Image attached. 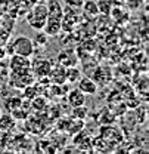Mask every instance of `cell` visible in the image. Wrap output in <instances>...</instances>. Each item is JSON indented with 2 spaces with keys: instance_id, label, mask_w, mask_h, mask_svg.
<instances>
[{
  "instance_id": "17",
  "label": "cell",
  "mask_w": 149,
  "mask_h": 154,
  "mask_svg": "<svg viewBox=\"0 0 149 154\" xmlns=\"http://www.w3.org/2000/svg\"><path fill=\"white\" fill-rule=\"evenodd\" d=\"M7 74H9V65L7 62L0 59V77H6Z\"/></svg>"
},
{
  "instance_id": "2",
  "label": "cell",
  "mask_w": 149,
  "mask_h": 154,
  "mask_svg": "<svg viewBox=\"0 0 149 154\" xmlns=\"http://www.w3.org/2000/svg\"><path fill=\"white\" fill-rule=\"evenodd\" d=\"M46 19H47V8H46V5L40 3V5H36L31 9V12L28 14L27 21H28L31 28L40 31V30H43V27L46 24Z\"/></svg>"
},
{
  "instance_id": "3",
  "label": "cell",
  "mask_w": 149,
  "mask_h": 154,
  "mask_svg": "<svg viewBox=\"0 0 149 154\" xmlns=\"http://www.w3.org/2000/svg\"><path fill=\"white\" fill-rule=\"evenodd\" d=\"M9 80H10V85L15 86V88H28L33 85L34 82V74L31 70H27V71H9Z\"/></svg>"
},
{
  "instance_id": "9",
  "label": "cell",
  "mask_w": 149,
  "mask_h": 154,
  "mask_svg": "<svg viewBox=\"0 0 149 154\" xmlns=\"http://www.w3.org/2000/svg\"><path fill=\"white\" fill-rule=\"evenodd\" d=\"M58 64L64 67H75L78 64V58L73 51H62L58 55Z\"/></svg>"
},
{
  "instance_id": "11",
  "label": "cell",
  "mask_w": 149,
  "mask_h": 154,
  "mask_svg": "<svg viewBox=\"0 0 149 154\" xmlns=\"http://www.w3.org/2000/svg\"><path fill=\"white\" fill-rule=\"evenodd\" d=\"M67 70H65V76H67V82L68 83H77L78 80H80V77H81V73H80V70L77 68V65L75 67H65Z\"/></svg>"
},
{
  "instance_id": "6",
  "label": "cell",
  "mask_w": 149,
  "mask_h": 154,
  "mask_svg": "<svg viewBox=\"0 0 149 154\" xmlns=\"http://www.w3.org/2000/svg\"><path fill=\"white\" fill-rule=\"evenodd\" d=\"M78 83V89L84 94V95H96L97 94V83L90 77H80Z\"/></svg>"
},
{
  "instance_id": "16",
  "label": "cell",
  "mask_w": 149,
  "mask_h": 154,
  "mask_svg": "<svg viewBox=\"0 0 149 154\" xmlns=\"http://www.w3.org/2000/svg\"><path fill=\"white\" fill-rule=\"evenodd\" d=\"M64 2H65L67 6L75 8V9H80V8L83 6V3H84V0H64Z\"/></svg>"
},
{
  "instance_id": "15",
  "label": "cell",
  "mask_w": 149,
  "mask_h": 154,
  "mask_svg": "<svg viewBox=\"0 0 149 154\" xmlns=\"http://www.w3.org/2000/svg\"><path fill=\"white\" fill-rule=\"evenodd\" d=\"M33 42H34V45H38V46H44V45L47 43V36H46L44 33H43V34H41V33H38L37 36L33 38Z\"/></svg>"
},
{
  "instance_id": "8",
  "label": "cell",
  "mask_w": 149,
  "mask_h": 154,
  "mask_svg": "<svg viewBox=\"0 0 149 154\" xmlns=\"http://www.w3.org/2000/svg\"><path fill=\"white\" fill-rule=\"evenodd\" d=\"M93 79L96 83H100V85H108L112 80V73L108 67H97L93 71Z\"/></svg>"
},
{
  "instance_id": "4",
  "label": "cell",
  "mask_w": 149,
  "mask_h": 154,
  "mask_svg": "<svg viewBox=\"0 0 149 154\" xmlns=\"http://www.w3.org/2000/svg\"><path fill=\"white\" fill-rule=\"evenodd\" d=\"M52 61L46 59V58H36L34 61H31V71L34 77L38 79H44L49 76L50 70H52Z\"/></svg>"
},
{
  "instance_id": "14",
  "label": "cell",
  "mask_w": 149,
  "mask_h": 154,
  "mask_svg": "<svg viewBox=\"0 0 149 154\" xmlns=\"http://www.w3.org/2000/svg\"><path fill=\"white\" fill-rule=\"evenodd\" d=\"M15 126V122L10 116H1L0 114V131L1 129H10Z\"/></svg>"
},
{
  "instance_id": "7",
  "label": "cell",
  "mask_w": 149,
  "mask_h": 154,
  "mask_svg": "<svg viewBox=\"0 0 149 154\" xmlns=\"http://www.w3.org/2000/svg\"><path fill=\"white\" fill-rule=\"evenodd\" d=\"M65 67L61 65V64H56V65H52V70L49 73V79L52 80L53 85H65L67 83V76H65Z\"/></svg>"
},
{
  "instance_id": "10",
  "label": "cell",
  "mask_w": 149,
  "mask_h": 154,
  "mask_svg": "<svg viewBox=\"0 0 149 154\" xmlns=\"http://www.w3.org/2000/svg\"><path fill=\"white\" fill-rule=\"evenodd\" d=\"M68 104H70L73 108H74V107H81V105L86 104V95H84L78 88L71 89V91L68 92Z\"/></svg>"
},
{
  "instance_id": "13",
  "label": "cell",
  "mask_w": 149,
  "mask_h": 154,
  "mask_svg": "<svg viewBox=\"0 0 149 154\" xmlns=\"http://www.w3.org/2000/svg\"><path fill=\"white\" fill-rule=\"evenodd\" d=\"M96 3H97V8H99L100 14H111V11L114 9V5H115L114 0H99Z\"/></svg>"
},
{
  "instance_id": "5",
  "label": "cell",
  "mask_w": 149,
  "mask_h": 154,
  "mask_svg": "<svg viewBox=\"0 0 149 154\" xmlns=\"http://www.w3.org/2000/svg\"><path fill=\"white\" fill-rule=\"evenodd\" d=\"M9 71H27L31 70V61L30 58L22 57V55H10V61H9Z\"/></svg>"
},
{
  "instance_id": "18",
  "label": "cell",
  "mask_w": 149,
  "mask_h": 154,
  "mask_svg": "<svg viewBox=\"0 0 149 154\" xmlns=\"http://www.w3.org/2000/svg\"><path fill=\"white\" fill-rule=\"evenodd\" d=\"M43 2H47V0H43Z\"/></svg>"
},
{
  "instance_id": "12",
  "label": "cell",
  "mask_w": 149,
  "mask_h": 154,
  "mask_svg": "<svg viewBox=\"0 0 149 154\" xmlns=\"http://www.w3.org/2000/svg\"><path fill=\"white\" fill-rule=\"evenodd\" d=\"M81 8H83L84 12H86L87 15H90V17H96V15L100 14V12H99V8H97V3H96L94 0H84V3H83Z\"/></svg>"
},
{
  "instance_id": "1",
  "label": "cell",
  "mask_w": 149,
  "mask_h": 154,
  "mask_svg": "<svg viewBox=\"0 0 149 154\" xmlns=\"http://www.w3.org/2000/svg\"><path fill=\"white\" fill-rule=\"evenodd\" d=\"M10 48H12L13 54L27 58H31L34 55V51H36V45H34L33 38L27 37V36H18L10 43Z\"/></svg>"
}]
</instances>
